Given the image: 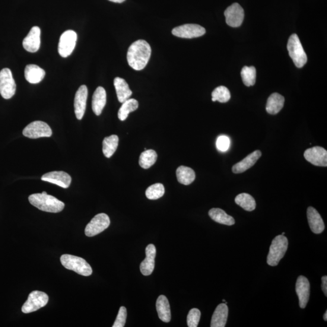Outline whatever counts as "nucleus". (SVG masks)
<instances>
[{"label": "nucleus", "mask_w": 327, "mask_h": 327, "mask_svg": "<svg viewBox=\"0 0 327 327\" xmlns=\"http://www.w3.org/2000/svg\"><path fill=\"white\" fill-rule=\"evenodd\" d=\"M151 47L147 41L139 40L129 47L127 59L130 66L135 71L144 69L151 58Z\"/></svg>", "instance_id": "obj_1"}, {"label": "nucleus", "mask_w": 327, "mask_h": 327, "mask_svg": "<svg viewBox=\"0 0 327 327\" xmlns=\"http://www.w3.org/2000/svg\"><path fill=\"white\" fill-rule=\"evenodd\" d=\"M28 201L40 211L49 213L62 212L65 206L64 202L55 197L47 195L46 192L31 195L28 197Z\"/></svg>", "instance_id": "obj_2"}, {"label": "nucleus", "mask_w": 327, "mask_h": 327, "mask_svg": "<svg viewBox=\"0 0 327 327\" xmlns=\"http://www.w3.org/2000/svg\"><path fill=\"white\" fill-rule=\"evenodd\" d=\"M288 242L284 235H278L273 240L266 262L269 265L276 266L283 258L288 249Z\"/></svg>", "instance_id": "obj_3"}, {"label": "nucleus", "mask_w": 327, "mask_h": 327, "mask_svg": "<svg viewBox=\"0 0 327 327\" xmlns=\"http://www.w3.org/2000/svg\"><path fill=\"white\" fill-rule=\"evenodd\" d=\"M62 265L67 269L78 274L88 276L92 274L91 266L83 258L71 255H63L60 258Z\"/></svg>", "instance_id": "obj_4"}, {"label": "nucleus", "mask_w": 327, "mask_h": 327, "mask_svg": "<svg viewBox=\"0 0 327 327\" xmlns=\"http://www.w3.org/2000/svg\"><path fill=\"white\" fill-rule=\"evenodd\" d=\"M289 55L298 68H302L306 64L307 56L305 52L299 37L296 34L291 35L287 44Z\"/></svg>", "instance_id": "obj_5"}, {"label": "nucleus", "mask_w": 327, "mask_h": 327, "mask_svg": "<svg viewBox=\"0 0 327 327\" xmlns=\"http://www.w3.org/2000/svg\"><path fill=\"white\" fill-rule=\"evenodd\" d=\"M49 297L44 292L34 291L30 293L26 301L22 307V312L24 313H30L36 312L41 308L46 306L48 303Z\"/></svg>", "instance_id": "obj_6"}, {"label": "nucleus", "mask_w": 327, "mask_h": 327, "mask_svg": "<svg viewBox=\"0 0 327 327\" xmlns=\"http://www.w3.org/2000/svg\"><path fill=\"white\" fill-rule=\"evenodd\" d=\"M16 84L10 69L0 71V94L6 100L10 99L15 94Z\"/></svg>", "instance_id": "obj_7"}, {"label": "nucleus", "mask_w": 327, "mask_h": 327, "mask_svg": "<svg viewBox=\"0 0 327 327\" xmlns=\"http://www.w3.org/2000/svg\"><path fill=\"white\" fill-rule=\"evenodd\" d=\"M23 134L31 139L50 137L52 135L51 128L47 123L36 121L27 125L23 130Z\"/></svg>", "instance_id": "obj_8"}, {"label": "nucleus", "mask_w": 327, "mask_h": 327, "mask_svg": "<svg viewBox=\"0 0 327 327\" xmlns=\"http://www.w3.org/2000/svg\"><path fill=\"white\" fill-rule=\"evenodd\" d=\"M77 34L72 30L66 31L60 37L58 53L63 58L71 55L77 43Z\"/></svg>", "instance_id": "obj_9"}, {"label": "nucleus", "mask_w": 327, "mask_h": 327, "mask_svg": "<svg viewBox=\"0 0 327 327\" xmlns=\"http://www.w3.org/2000/svg\"><path fill=\"white\" fill-rule=\"evenodd\" d=\"M110 218L105 214H98L92 219L85 228V234L88 237H92L103 232L109 227Z\"/></svg>", "instance_id": "obj_10"}, {"label": "nucleus", "mask_w": 327, "mask_h": 327, "mask_svg": "<svg viewBox=\"0 0 327 327\" xmlns=\"http://www.w3.org/2000/svg\"><path fill=\"white\" fill-rule=\"evenodd\" d=\"M205 29L195 24H186L177 26L172 30L173 36L183 39H193L204 36Z\"/></svg>", "instance_id": "obj_11"}, {"label": "nucleus", "mask_w": 327, "mask_h": 327, "mask_svg": "<svg viewBox=\"0 0 327 327\" xmlns=\"http://www.w3.org/2000/svg\"><path fill=\"white\" fill-rule=\"evenodd\" d=\"M226 23L231 27H237L241 26L244 18V11L238 3H233L224 12Z\"/></svg>", "instance_id": "obj_12"}, {"label": "nucleus", "mask_w": 327, "mask_h": 327, "mask_svg": "<svg viewBox=\"0 0 327 327\" xmlns=\"http://www.w3.org/2000/svg\"><path fill=\"white\" fill-rule=\"evenodd\" d=\"M304 158L314 166H327V151L319 146L307 149L304 152Z\"/></svg>", "instance_id": "obj_13"}, {"label": "nucleus", "mask_w": 327, "mask_h": 327, "mask_svg": "<svg viewBox=\"0 0 327 327\" xmlns=\"http://www.w3.org/2000/svg\"><path fill=\"white\" fill-rule=\"evenodd\" d=\"M41 180L49 182L67 189L71 185L72 177L68 173L63 171H54L44 174Z\"/></svg>", "instance_id": "obj_14"}, {"label": "nucleus", "mask_w": 327, "mask_h": 327, "mask_svg": "<svg viewBox=\"0 0 327 327\" xmlns=\"http://www.w3.org/2000/svg\"><path fill=\"white\" fill-rule=\"evenodd\" d=\"M87 96L88 90L86 85H81L76 93L74 100L75 113L79 120H82L84 115Z\"/></svg>", "instance_id": "obj_15"}, {"label": "nucleus", "mask_w": 327, "mask_h": 327, "mask_svg": "<svg viewBox=\"0 0 327 327\" xmlns=\"http://www.w3.org/2000/svg\"><path fill=\"white\" fill-rule=\"evenodd\" d=\"M296 292L299 298L300 307L301 309L306 307L309 301L310 285L308 279L304 276H300L297 279Z\"/></svg>", "instance_id": "obj_16"}, {"label": "nucleus", "mask_w": 327, "mask_h": 327, "mask_svg": "<svg viewBox=\"0 0 327 327\" xmlns=\"http://www.w3.org/2000/svg\"><path fill=\"white\" fill-rule=\"evenodd\" d=\"M41 30L38 26L31 28L23 41V46L27 52L35 53L39 50L41 44Z\"/></svg>", "instance_id": "obj_17"}, {"label": "nucleus", "mask_w": 327, "mask_h": 327, "mask_svg": "<svg viewBox=\"0 0 327 327\" xmlns=\"http://www.w3.org/2000/svg\"><path fill=\"white\" fill-rule=\"evenodd\" d=\"M156 247L154 244H149L145 249L146 258L141 263L140 271L144 276L151 275L155 268V258L156 256Z\"/></svg>", "instance_id": "obj_18"}, {"label": "nucleus", "mask_w": 327, "mask_h": 327, "mask_svg": "<svg viewBox=\"0 0 327 327\" xmlns=\"http://www.w3.org/2000/svg\"><path fill=\"white\" fill-rule=\"evenodd\" d=\"M307 218L310 229L315 234H320L325 229V224L316 210L312 207L307 209Z\"/></svg>", "instance_id": "obj_19"}, {"label": "nucleus", "mask_w": 327, "mask_h": 327, "mask_svg": "<svg viewBox=\"0 0 327 327\" xmlns=\"http://www.w3.org/2000/svg\"><path fill=\"white\" fill-rule=\"evenodd\" d=\"M261 155L262 153L260 151L253 152L240 163L234 165L232 167L233 172L236 174L241 173L249 169L256 164Z\"/></svg>", "instance_id": "obj_20"}, {"label": "nucleus", "mask_w": 327, "mask_h": 327, "mask_svg": "<svg viewBox=\"0 0 327 327\" xmlns=\"http://www.w3.org/2000/svg\"><path fill=\"white\" fill-rule=\"evenodd\" d=\"M106 104V92L103 87H98L92 97V107L95 115L99 116Z\"/></svg>", "instance_id": "obj_21"}, {"label": "nucleus", "mask_w": 327, "mask_h": 327, "mask_svg": "<svg viewBox=\"0 0 327 327\" xmlns=\"http://www.w3.org/2000/svg\"><path fill=\"white\" fill-rule=\"evenodd\" d=\"M46 72L39 66L28 65L24 71L25 78L31 84H38L45 77Z\"/></svg>", "instance_id": "obj_22"}, {"label": "nucleus", "mask_w": 327, "mask_h": 327, "mask_svg": "<svg viewBox=\"0 0 327 327\" xmlns=\"http://www.w3.org/2000/svg\"><path fill=\"white\" fill-rule=\"evenodd\" d=\"M228 309L226 304H221L218 306L213 314L212 327H224L226 325Z\"/></svg>", "instance_id": "obj_23"}, {"label": "nucleus", "mask_w": 327, "mask_h": 327, "mask_svg": "<svg viewBox=\"0 0 327 327\" xmlns=\"http://www.w3.org/2000/svg\"><path fill=\"white\" fill-rule=\"evenodd\" d=\"M114 86L120 103L125 102L132 96V92L125 79L120 77L115 78L114 79Z\"/></svg>", "instance_id": "obj_24"}, {"label": "nucleus", "mask_w": 327, "mask_h": 327, "mask_svg": "<svg viewBox=\"0 0 327 327\" xmlns=\"http://www.w3.org/2000/svg\"><path fill=\"white\" fill-rule=\"evenodd\" d=\"M156 307L158 316L162 321L169 322L171 320V311L167 298L164 295L159 296L157 301Z\"/></svg>", "instance_id": "obj_25"}, {"label": "nucleus", "mask_w": 327, "mask_h": 327, "mask_svg": "<svg viewBox=\"0 0 327 327\" xmlns=\"http://www.w3.org/2000/svg\"><path fill=\"white\" fill-rule=\"evenodd\" d=\"M284 97L278 93H274L269 97L266 105V110L271 115H276L283 108Z\"/></svg>", "instance_id": "obj_26"}, {"label": "nucleus", "mask_w": 327, "mask_h": 327, "mask_svg": "<svg viewBox=\"0 0 327 327\" xmlns=\"http://www.w3.org/2000/svg\"><path fill=\"white\" fill-rule=\"evenodd\" d=\"M209 217L218 223L227 225H233L235 223L234 218L228 215L223 210L218 208L212 209L209 212Z\"/></svg>", "instance_id": "obj_27"}, {"label": "nucleus", "mask_w": 327, "mask_h": 327, "mask_svg": "<svg viewBox=\"0 0 327 327\" xmlns=\"http://www.w3.org/2000/svg\"><path fill=\"white\" fill-rule=\"evenodd\" d=\"M176 177L179 182L184 185H189L195 180V173L191 168L180 166L176 170Z\"/></svg>", "instance_id": "obj_28"}, {"label": "nucleus", "mask_w": 327, "mask_h": 327, "mask_svg": "<svg viewBox=\"0 0 327 327\" xmlns=\"http://www.w3.org/2000/svg\"><path fill=\"white\" fill-rule=\"evenodd\" d=\"M118 136L112 135L104 139L103 142V152L104 156L109 158L112 156L118 148Z\"/></svg>", "instance_id": "obj_29"}, {"label": "nucleus", "mask_w": 327, "mask_h": 327, "mask_svg": "<svg viewBox=\"0 0 327 327\" xmlns=\"http://www.w3.org/2000/svg\"><path fill=\"white\" fill-rule=\"evenodd\" d=\"M234 201H235L236 204L240 205L241 207H242L246 211L252 212L256 209L255 200L252 196L248 194V193H241V194L236 197Z\"/></svg>", "instance_id": "obj_30"}, {"label": "nucleus", "mask_w": 327, "mask_h": 327, "mask_svg": "<svg viewBox=\"0 0 327 327\" xmlns=\"http://www.w3.org/2000/svg\"><path fill=\"white\" fill-rule=\"evenodd\" d=\"M139 104L137 100L135 99H129L126 100L123 103L122 107L118 111V118L121 121H125L129 115L130 113L134 112L138 109Z\"/></svg>", "instance_id": "obj_31"}, {"label": "nucleus", "mask_w": 327, "mask_h": 327, "mask_svg": "<svg viewBox=\"0 0 327 327\" xmlns=\"http://www.w3.org/2000/svg\"><path fill=\"white\" fill-rule=\"evenodd\" d=\"M157 152L154 150H145L142 152L139 159V164L144 169H149L157 160Z\"/></svg>", "instance_id": "obj_32"}, {"label": "nucleus", "mask_w": 327, "mask_h": 327, "mask_svg": "<svg viewBox=\"0 0 327 327\" xmlns=\"http://www.w3.org/2000/svg\"><path fill=\"white\" fill-rule=\"evenodd\" d=\"M241 75L244 84L246 86H253L255 85L256 79V70L255 67L244 66L241 71Z\"/></svg>", "instance_id": "obj_33"}, {"label": "nucleus", "mask_w": 327, "mask_h": 327, "mask_svg": "<svg viewBox=\"0 0 327 327\" xmlns=\"http://www.w3.org/2000/svg\"><path fill=\"white\" fill-rule=\"evenodd\" d=\"M212 101H219L220 103L228 102L231 98L230 92L226 87L219 86L213 91L212 94Z\"/></svg>", "instance_id": "obj_34"}, {"label": "nucleus", "mask_w": 327, "mask_h": 327, "mask_svg": "<svg viewBox=\"0 0 327 327\" xmlns=\"http://www.w3.org/2000/svg\"><path fill=\"white\" fill-rule=\"evenodd\" d=\"M165 189L163 184L157 183L148 187L146 190L145 195L151 200L158 199L164 195Z\"/></svg>", "instance_id": "obj_35"}, {"label": "nucleus", "mask_w": 327, "mask_h": 327, "mask_svg": "<svg viewBox=\"0 0 327 327\" xmlns=\"http://www.w3.org/2000/svg\"><path fill=\"white\" fill-rule=\"evenodd\" d=\"M201 317V312L198 309H193L190 311L187 317V325L189 327H196L199 324Z\"/></svg>", "instance_id": "obj_36"}, {"label": "nucleus", "mask_w": 327, "mask_h": 327, "mask_svg": "<svg viewBox=\"0 0 327 327\" xmlns=\"http://www.w3.org/2000/svg\"><path fill=\"white\" fill-rule=\"evenodd\" d=\"M127 315V309L125 307H121L119 310L118 315H117L115 322H114L113 327H123L125 326Z\"/></svg>", "instance_id": "obj_37"}, {"label": "nucleus", "mask_w": 327, "mask_h": 327, "mask_svg": "<svg viewBox=\"0 0 327 327\" xmlns=\"http://www.w3.org/2000/svg\"><path fill=\"white\" fill-rule=\"evenodd\" d=\"M230 139L226 136H219L217 141V147L221 152L227 151L229 148Z\"/></svg>", "instance_id": "obj_38"}, {"label": "nucleus", "mask_w": 327, "mask_h": 327, "mask_svg": "<svg viewBox=\"0 0 327 327\" xmlns=\"http://www.w3.org/2000/svg\"><path fill=\"white\" fill-rule=\"evenodd\" d=\"M322 289L323 293L327 296V277L326 276H323L322 278Z\"/></svg>", "instance_id": "obj_39"}, {"label": "nucleus", "mask_w": 327, "mask_h": 327, "mask_svg": "<svg viewBox=\"0 0 327 327\" xmlns=\"http://www.w3.org/2000/svg\"><path fill=\"white\" fill-rule=\"evenodd\" d=\"M109 1L116 3H122L125 2L126 0H109Z\"/></svg>", "instance_id": "obj_40"}, {"label": "nucleus", "mask_w": 327, "mask_h": 327, "mask_svg": "<svg viewBox=\"0 0 327 327\" xmlns=\"http://www.w3.org/2000/svg\"><path fill=\"white\" fill-rule=\"evenodd\" d=\"M323 319L326 321L327 320V311H326L324 315H323Z\"/></svg>", "instance_id": "obj_41"}, {"label": "nucleus", "mask_w": 327, "mask_h": 327, "mask_svg": "<svg viewBox=\"0 0 327 327\" xmlns=\"http://www.w3.org/2000/svg\"><path fill=\"white\" fill-rule=\"evenodd\" d=\"M284 234H285V233L283 232V233H282L281 235H284Z\"/></svg>", "instance_id": "obj_42"}, {"label": "nucleus", "mask_w": 327, "mask_h": 327, "mask_svg": "<svg viewBox=\"0 0 327 327\" xmlns=\"http://www.w3.org/2000/svg\"><path fill=\"white\" fill-rule=\"evenodd\" d=\"M223 303H225V300H223Z\"/></svg>", "instance_id": "obj_43"}]
</instances>
